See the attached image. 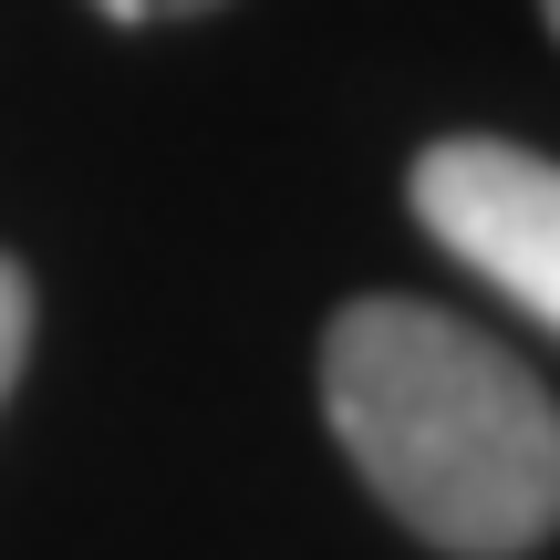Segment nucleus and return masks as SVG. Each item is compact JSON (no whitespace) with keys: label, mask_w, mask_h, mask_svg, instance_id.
Wrapping results in <instances>:
<instances>
[{"label":"nucleus","mask_w":560,"mask_h":560,"mask_svg":"<svg viewBox=\"0 0 560 560\" xmlns=\"http://www.w3.org/2000/svg\"><path fill=\"white\" fill-rule=\"evenodd\" d=\"M322 416L384 509L446 560H520L560 529V405L499 332L436 301H342Z\"/></svg>","instance_id":"1"},{"label":"nucleus","mask_w":560,"mask_h":560,"mask_svg":"<svg viewBox=\"0 0 560 560\" xmlns=\"http://www.w3.org/2000/svg\"><path fill=\"white\" fill-rule=\"evenodd\" d=\"M405 208L446 260L509 291L529 322L560 332V166L509 136H436L405 166Z\"/></svg>","instance_id":"2"},{"label":"nucleus","mask_w":560,"mask_h":560,"mask_svg":"<svg viewBox=\"0 0 560 560\" xmlns=\"http://www.w3.org/2000/svg\"><path fill=\"white\" fill-rule=\"evenodd\" d=\"M21 353H32V280L0 249V405H11V384H21Z\"/></svg>","instance_id":"3"},{"label":"nucleus","mask_w":560,"mask_h":560,"mask_svg":"<svg viewBox=\"0 0 560 560\" xmlns=\"http://www.w3.org/2000/svg\"><path fill=\"white\" fill-rule=\"evenodd\" d=\"M94 11H115V21H198L219 0H94Z\"/></svg>","instance_id":"4"},{"label":"nucleus","mask_w":560,"mask_h":560,"mask_svg":"<svg viewBox=\"0 0 560 560\" xmlns=\"http://www.w3.org/2000/svg\"><path fill=\"white\" fill-rule=\"evenodd\" d=\"M540 21H550V42H560V0H540Z\"/></svg>","instance_id":"5"}]
</instances>
